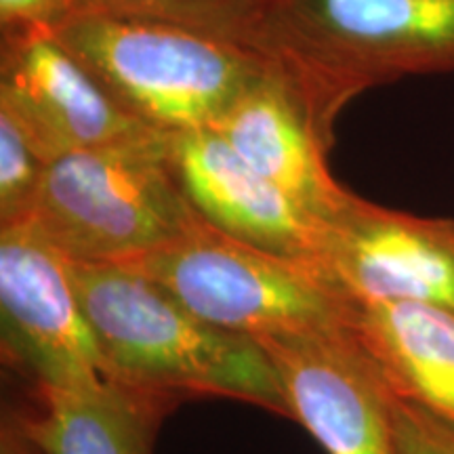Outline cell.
<instances>
[{
    "instance_id": "obj_11",
    "label": "cell",
    "mask_w": 454,
    "mask_h": 454,
    "mask_svg": "<svg viewBox=\"0 0 454 454\" xmlns=\"http://www.w3.org/2000/svg\"><path fill=\"white\" fill-rule=\"evenodd\" d=\"M167 158L187 200L207 223L320 271L325 223L242 160L215 130L170 135Z\"/></svg>"
},
{
    "instance_id": "obj_15",
    "label": "cell",
    "mask_w": 454,
    "mask_h": 454,
    "mask_svg": "<svg viewBox=\"0 0 454 454\" xmlns=\"http://www.w3.org/2000/svg\"><path fill=\"white\" fill-rule=\"evenodd\" d=\"M47 164L7 112H0V225L30 217Z\"/></svg>"
},
{
    "instance_id": "obj_14",
    "label": "cell",
    "mask_w": 454,
    "mask_h": 454,
    "mask_svg": "<svg viewBox=\"0 0 454 454\" xmlns=\"http://www.w3.org/2000/svg\"><path fill=\"white\" fill-rule=\"evenodd\" d=\"M89 4L107 13L192 27L259 51L271 0H89Z\"/></svg>"
},
{
    "instance_id": "obj_16",
    "label": "cell",
    "mask_w": 454,
    "mask_h": 454,
    "mask_svg": "<svg viewBox=\"0 0 454 454\" xmlns=\"http://www.w3.org/2000/svg\"><path fill=\"white\" fill-rule=\"evenodd\" d=\"M394 429L397 454H454V423L397 395Z\"/></svg>"
},
{
    "instance_id": "obj_13",
    "label": "cell",
    "mask_w": 454,
    "mask_h": 454,
    "mask_svg": "<svg viewBox=\"0 0 454 454\" xmlns=\"http://www.w3.org/2000/svg\"><path fill=\"white\" fill-rule=\"evenodd\" d=\"M36 400L21 412L47 454H154L162 423L181 404L107 379L87 389L36 391Z\"/></svg>"
},
{
    "instance_id": "obj_7",
    "label": "cell",
    "mask_w": 454,
    "mask_h": 454,
    "mask_svg": "<svg viewBox=\"0 0 454 454\" xmlns=\"http://www.w3.org/2000/svg\"><path fill=\"white\" fill-rule=\"evenodd\" d=\"M0 326L4 362L36 391L87 389L106 379L67 257L27 221L0 225Z\"/></svg>"
},
{
    "instance_id": "obj_4",
    "label": "cell",
    "mask_w": 454,
    "mask_h": 454,
    "mask_svg": "<svg viewBox=\"0 0 454 454\" xmlns=\"http://www.w3.org/2000/svg\"><path fill=\"white\" fill-rule=\"evenodd\" d=\"M26 221L67 259L130 265L202 217L167 154L78 152L47 164Z\"/></svg>"
},
{
    "instance_id": "obj_18",
    "label": "cell",
    "mask_w": 454,
    "mask_h": 454,
    "mask_svg": "<svg viewBox=\"0 0 454 454\" xmlns=\"http://www.w3.org/2000/svg\"><path fill=\"white\" fill-rule=\"evenodd\" d=\"M0 454H47L30 434L20 408H7L0 423Z\"/></svg>"
},
{
    "instance_id": "obj_5",
    "label": "cell",
    "mask_w": 454,
    "mask_h": 454,
    "mask_svg": "<svg viewBox=\"0 0 454 454\" xmlns=\"http://www.w3.org/2000/svg\"><path fill=\"white\" fill-rule=\"evenodd\" d=\"M129 268L187 309L253 339L351 325L356 303L311 265L227 236L207 221Z\"/></svg>"
},
{
    "instance_id": "obj_12",
    "label": "cell",
    "mask_w": 454,
    "mask_h": 454,
    "mask_svg": "<svg viewBox=\"0 0 454 454\" xmlns=\"http://www.w3.org/2000/svg\"><path fill=\"white\" fill-rule=\"evenodd\" d=\"M351 328L391 391L454 423V309L419 301L356 303Z\"/></svg>"
},
{
    "instance_id": "obj_6",
    "label": "cell",
    "mask_w": 454,
    "mask_h": 454,
    "mask_svg": "<svg viewBox=\"0 0 454 454\" xmlns=\"http://www.w3.org/2000/svg\"><path fill=\"white\" fill-rule=\"evenodd\" d=\"M0 112L44 164L78 152L167 154L168 137L124 110L51 30H3Z\"/></svg>"
},
{
    "instance_id": "obj_9",
    "label": "cell",
    "mask_w": 454,
    "mask_h": 454,
    "mask_svg": "<svg viewBox=\"0 0 454 454\" xmlns=\"http://www.w3.org/2000/svg\"><path fill=\"white\" fill-rule=\"evenodd\" d=\"M320 271L354 303L454 309V219L421 217L351 192L322 231Z\"/></svg>"
},
{
    "instance_id": "obj_8",
    "label": "cell",
    "mask_w": 454,
    "mask_h": 454,
    "mask_svg": "<svg viewBox=\"0 0 454 454\" xmlns=\"http://www.w3.org/2000/svg\"><path fill=\"white\" fill-rule=\"evenodd\" d=\"M280 379L291 421L326 454H397L395 394L351 325L259 339Z\"/></svg>"
},
{
    "instance_id": "obj_10",
    "label": "cell",
    "mask_w": 454,
    "mask_h": 454,
    "mask_svg": "<svg viewBox=\"0 0 454 454\" xmlns=\"http://www.w3.org/2000/svg\"><path fill=\"white\" fill-rule=\"evenodd\" d=\"M211 130L320 223L351 194L328 167L333 130L297 78L271 57Z\"/></svg>"
},
{
    "instance_id": "obj_1",
    "label": "cell",
    "mask_w": 454,
    "mask_h": 454,
    "mask_svg": "<svg viewBox=\"0 0 454 454\" xmlns=\"http://www.w3.org/2000/svg\"><path fill=\"white\" fill-rule=\"evenodd\" d=\"M67 263L107 381L181 402L227 397L291 421L280 379L257 339L211 325L129 265Z\"/></svg>"
},
{
    "instance_id": "obj_17",
    "label": "cell",
    "mask_w": 454,
    "mask_h": 454,
    "mask_svg": "<svg viewBox=\"0 0 454 454\" xmlns=\"http://www.w3.org/2000/svg\"><path fill=\"white\" fill-rule=\"evenodd\" d=\"M89 7V0H0V24L3 30H53Z\"/></svg>"
},
{
    "instance_id": "obj_3",
    "label": "cell",
    "mask_w": 454,
    "mask_h": 454,
    "mask_svg": "<svg viewBox=\"0 0 454 454\" xmlns=\"http://www.w3.org/2000/svg\"><path fill=\"white\" fill-rule=\"evenodd\" d=\"M51 34L124 110L164 135L211 129L270 61L192 27L90 7Z\"/></svg>"
},
{
    "instance_id": "obj_2",
    "label": "cell",
    "mask_w": 454,
    "mask_h": 454,
    "mask_svg": "<svg viewBox=\"0 0 454 454\" xmlns=\"http://www.w3.org/2000/svg\"><path fill=\"white\" fill-rule=\"evenodd\" d=\"M259 51L297 78L333 130L366 90L454 74V0H271Z\"/></svg>"
}]
</instances>
